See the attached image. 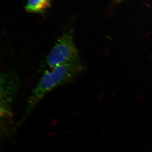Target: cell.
I'll list each match as a JSON object with an SVG mask.
<instances>
[{"label": "cell", "instance_id": "3957f363", "mask_svg": "<svg viewBox=\"0 0 152 152\" xmlns=\"http://www.w3.org/2000/svg\"><path fill=\"white\" fill-rule=\"evenodd\" d=\"M0 84L1 107H3L1 109L5 111L20 88V77L15 71H6L1 74Z\"/></svg>", "mask_w": 152, "mask_h": 152}, {"label": "cell", "instance_id": "7a4b0ae2", "mask_svg": "<svg viewBox=\"0 0 152 152\" xmlns=\"http://www.w3.org/2000/svg\"><path fill=\"white\" fill-rule=\"evenodd\" d=\"M80 61L72 30H66L58 39L46 59L49 69Z\"/></svg>", "mask_w": 152, "mask_h": 152}, {"label": "cell", "instance_id": "6da1fadb", "mask_svg": "<svg viewBox=\"0 0 152 152\" xmlns=\"http://www.w3.org/2000/svg\"><path fill=\"white\" fill-rule=\"evenodd\" d=\"M83 69V64L79 61L57 66L45 71L33 90L29 99V105L34 107L52 90L72 81L81 72Z\"/></svg>", "mask_w": 152, "mask_h": 152}, {"label": "cell", "instance_id": "277c9868", "mask_svg": "<svg viewBox=\"0 0 152 152\" xmlns=\"http://www.w3.org/2000/svg\"><path fill=\"white\" fill-rule=\"evenodd\" d=\"M52 0H28L26 10L30 13H42L50 7Z\"/></svg>", "mask_w": 152, "mask_h": 152}, {"label": "cell", "instance_id": "5b68a950", "mask_svg": "<svg viewBox=\"0 0 152 152\" xmlns=\"http://www.w3.org/2000/svg\"><path fill=\"white\" fill-rule=\"evenodd\" d=\"M124 1V0H115V1L117 2H120L122 1Z\"/></svg>", "mask_w": 152, "mask_h": 152}]
</instances>
